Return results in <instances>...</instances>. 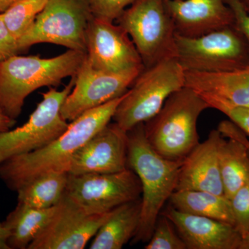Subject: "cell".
<instances>
[{
    "mask_svg": "<svg viewBox=\"0 0 249 249\" xmlns=\"http://www.w3.org/2000/svg\"><path fill=\"white\" fill-rule=\"evenodd\" d=\"M57 206L49 209H37L18 203L3 222L9 231L10 249H28L50 222Z\"/></svg>",
    "mask_w": 249,
    "mask_h": 249,
    "instance_id": "44dd1931",
    "label": "cell"
},
{
    "mask_svg": "<svg viewBox=\"0 0 249 249\" xmlns=\"http://www.w3.org/2000/svg\"><path fill=\"white\" fill-rule=\"evenodd\" d=\"M145 249H187V247L171 221L160 214L156 222L153 233Z\"/></svg>",
    "mask_w": 249,
    "mask_h": 249,
    "instance_id": "d4e9b609",
    "label": "cell"
},
{
    "mask_svg": "<svg viewBox=\"0 0 249 249\" xmlns=\"http://www.w3.org/2000/svg\"><path fill=\"white\" fill-rule=\"evenodd\" d=\"M175 31L186 37H199L234 25L225 0H165Z\"/></svg>",
    "mask_w": 249,
    "mask_h": 249,
    "instance_id": "e0dca14e",
    "label": "cell"
},
{
    "mask_svg": "<svg viewBox=\"0 0 249 249\" xmlns=\"http://www.w3.org/2000/svg\"><path fill=\"white\" fill-rule=\"evenodd\" d=\"M89 0H49L29 31L19 39L21 52L40 43L86 53V33L91 18Z\"/></svg>",
    "mask_w": 249,
    "mask_h": 249,
    "instance_id": "ba28073f",
    "label": "cell"
},
{
    "mask_svg": "<svg viewBox=\"0 0 249 249\" xmlns=\"http://www.w3.org/2000/svg\"><path fill=\"white\" fill-rule=\"evenodd\" d=\"M16 124V119L10 117L0 107V134L10 130Z\"/></svg>",
    "mask_w": 249,
    "mask_h": 249,
    "instance_id": "4dcf8cb0",
    "label": "cell"
},
{
    "mask_svg": "<svg viewBox=\"0 0 249 249\" xmlns=\"http://www.w3.org/2000/svg\"><path fill=\"white\" fill-rule=\"evenodd\" d=\"M245 1H243L244 4H245L246 8L247 9H249V0H245Z\"/></svg>",
    "mask_w": 249,
    "mask_h": 249,
    "instance_id": "e575fe53",
    "label": "cell"
},
{
    "mask_svg": "<svg viewBox=\"0 0 249 249\" xmlns=\"http://www.w3.org/2000/svg\"><path fill=\"white\" fill-rule=\"evenodd\" d=\"M86 58L93 68L108 73L145 68L126 31L114 22L94 17L91 18L87 30Z\"/></svg>",
    "mask_w": 249,
    "mask_h": 249,
    "instance_id": "7c38bea8",
    "label": "cell"
},
{
    "mask_svg": "<svg viewBox=\"0 0 249 249\" xmlns=\"http://www.w3.org/2000/svg\"><path fill=\"white\" fill-rule=\"evenodd\" d=\"M224 140L219 129H213L183 160L175 191H201L224 196L219 150Z\"/></svg>",
    "mask_w": 249,
    "mask_h": 249,
    "instance_id": "9a60e30c",
    "label": "cell"
},
{
    "mask_svg": "<svg viewBox=\"0 0 249 249\" xmlns=\"http://www.w3.org/2000/svg\"><path fill=\"white\" fill-rule=\"evenodd\" d=\"M67 180V172L53 171L39 175L18 188V202L37 209L53 207L65 196Z\"/></svg>",
    "mask_w": 249,
    "mask_h": 249,
    "instance_id": "603a6c76",
    "label": "cell"
},
{
    "mask_svg": "<svg viewBox=\"0 0 249 249\" xmlns=\"http://www.w3.org/2000/svg\"><path fill=\"white\" fill-rule=\"evenodd\" d=\"M65 195L87 213H107L140 198L142 185L130 168L116 173L68 174Z\"/></svg>",
    "mask_w": 249,
    "mask_h": 249,
    "instance_id": "30bf717a",
    "label": "cell"
},
{
    "mask_svg": "<svg viewBox=\"0 0 249 249\" xmlns=\"http://www.w3.org/2000/svg\"><path fill=\"white\" fill-rule=\"evenodd\" d=\"M127 165V132L109 123L75 154L68 174L116 173Z\"/></svg>",
    "mask_w": 249,
    "mask_h": 249,
    "instance_id": "5bb4252c",
    "label": "cell"
},
{
    "mask_svg": "<svg viewBox=\"0 0 249 249\" xmlns=\"http://www.w3.org/2000/svg\"><path fill=\"white\" fill-rule=\"evenodd\" d=\"M74 85V78L63 89L50 88L42 100L20 127L0 134V164L6 160L40 149L63 133L68 121L61 115V107Z\"/></svg>",
    "mask_w": 249,
    "mask_h": 249,
    "instance_id": "9c48e42d",
    "label": "cell"
},
{
    "mask_svg": "<svg viewBox=\"0 0 249 249\" xmlns=\"http://www.w3.org/2000/svg\"><path fill=\"white\" fill-rule=\"evenodd\" d=\"M224 137L219 150V166L224 196L229 199L249 179V151L247 135L231 121L220 123Z\"/></svg>",
    "mask_w": 249,
    "mask_h": 249,
    "instance_id": "ac0fdd59",
    "label": "cell"
},
{
    "mask_svg": "<svg viewBox=\"0 0 249 249\" xmlns=\"http://www.w3.org/2000/svg\"><path fill=\"white\" fill-rule=\"evenodd\" d=\"M136 0H89L93 17L114 22Z\"/></svg>",
    "mask_w": 249,
    "mask_h": 249,
    "instance_id": "83f0119b",
    "label": "cell"
},
{
    "mask_svg": "<svg viewBox=\"0 0 249 249\" xmlns=\"http://www.w3.org/2000/svg\"><path fill=\"white\" fill-rule=\"evenodd\" d=\"M209 108L191 88L184 87L173 93L160 112L144 124L149 143L164 158L183 160L199 143L198 119Z\"/></svg>",
    "mask_w": 249,
    "mask_h": 249,
    "instance_id": "277c9868",
    "label": "cell"
},
{
    "mask_svg": "<svg viewBox=\"0 0 249 249\" xmlns=\"http://www.w3.org/2000/svg\"><path fill=\"white\" fill-rule=\"evenodd\" d=\"M141 211V197L113 210L93 237L89 249H122L135 235L140 223Z\"/></svg>",
    "mask_w": 249,
    "mask_h": 249,
    "instance_id": "ffe728a7",
    "label": "cell"
},
{
    "mask_svg": "<svg viewBox=\"0 0 249 249\" xmlns=\"http://www.w3.org/2000/svg\"><path fill=\"white\" fill-rule=\"evenodd\" d=\"M128 34L145 68L175 58V26L165 0H136L118 18Z\"/></svg>",
    "mask_w": 249,
    "mask_h": 249,
    "instance_id": "52a82bcc",
    "label": "cell"
},
{
    "mask_svg": "<svg viewBox=\"0 0 249 249\" xmlns=\"http://www.w3.org/2000/svg\"><path fill=\"white\" fill-rule=\"evenodd\" d=\"M235 227L242 239L249 232V179L230 199Z\"/></svg>",
    "mask_w": 249,
    "mask_h": 249,
    "instance_id": "4316f807",
    "label": "cell"
},
{
    "mask_svg": "<svg viewBox=\"0 0 249 249\" xmlns=\"http://www.w3.org/2000/svg\"><path fill=\"white\" fill-rule=\"evenodd\" d=\"M48 1L19 0L3 13L8 29L18 41L32 27Z\"/></svg>",
    "mask_w": 249,
    "mask_h": 249,
    "instance_id": "cb8c5ba5",
    "label": "cell"
},
{
    "mask_svg": "<svg viewBox=\"0 0 249 249\" xmlns=\"http://www.w3.org/2000/svg\"><path fill=\"white\" fill-rule=\"evenodd\" d=\"M160 214L176 228L187 249H240L242 237L235 226L211 218L186 213L173 206Z\"/></svg>",
    "mask_w": 249,
    "mask_h": 249,
    "instance_id": "2e32d148",
    "label": "cell"
},
{
    "mask_svg": "<svg viewBox=\"0 0 249 249\" xmlns=\"http://www.w3.org/2000/svg\"><path fill=\"white\" fill-rule=\"evenodd\" d=\"M175 58L186 71H233L249 65V47L234 25L199 37L175 33Z\"/></svg>",
    "mask_w": 249,
    "mask_h": 249,
    "instance_id": "8992f818",
    "label": "cell"
},
{
    "mask_svg": "<svg viewBox=\"0 0 249 249\" xmlns=\"http://www.w3.org/2000/svg\"><path fill=\"white\" fill-rule=\"evenodd\" d=\"M111 211L103 214L87 213L65 195L50 222L28 249H85Z\"/></svg>",
    "mask_w": 249,
    "mask_h": 249,
    "instance_id": "4fadbf2b",
    "label": "cell"
},
{
    "mask_svg": "<svg viewBox=\"0 0 249 249\" xmlns=\"http://www.w3.org/2000/svg\"><path fill=\"white\" fill-rule=\"evenodd\" d=\"M247 142V146H248L249 151V139H247V142Z\"/></svg>",
    "mask_w": 249,
    "mask_h": 249,
    "instance_id": "d590c367",
    "label": "cell"
},
{
    "mask_svg": "<svg viewBox=\"0 0 249 249\" xmlns=\"http://www.w3.org/2000/svg\"><path fill=\"white\" fill-rule=\"evenodd\" d=\"M234 17V27L243 36L249 47V9L242 0H225Z\"/></svg>",
    "mask_w": 249,
    "mask_h": 249,
    "instance_id": "f1b7e54d",
    "label": "cell"
},
{
    "mask_svg": "<svg viewBox=\"0 0 249 249\" xmlns=\"http://www.w3.org/2000/svg\"><path fill=\"white\" fill-rule=\"evenodd\" d=\"M18 41L11 34L0 14V62L21 53Z\"/></svg>",
    "mask_w": 249,
    "mask_h": 249,
    "instance_id": "f546056e",
    "label": "cell"
},
{
    "mask_svg": "<svg viewBox=\"0 0 249 249\" xmlns=\"http://www.w3.org/2000/svg\"><path fill=\"white\" fill-rule=\"evenodd\" d=\"M182 163L164 158L154 150L145 137L144 124L127 132V164L142 185L140 223L134 243L150 240L162 209L176 190Z\"/></svg>",
    "mask_w": 249,
    "mask_h": 249,
    "instance_id": "7a4b0ae2",
    "label": "cell"
},
{
    "mask_svg": "<svg viewBox=\"0 0 249 249\" xmlns=\"http://www.w3.org/2000/svg\"><path fill=\"white\" fill-rule=\"evenodd\" d=\"M9 231L5 228L3 223H0V249H10L8 245Z\"/></svg>",
    "mask_w": 249,
    "mask_h": 249,
    "instance_id": "1f68e13d",
    "label": "cell"
},
{
    "mask_svg": "<svg viewBox=\"0 0 249 249\" xmlns=\"http://www.w3.org/2000/svg\"><path fill=\"white\" fill-rule=\"evenodd\" d=\"M19 0H0V14H3Z\"/></svg>",
    "mask_w": 249,
    "mask_h": 249,
    "instance_id": "d6a6232c",
    "label": "cell"
},
{
    "mask_svg": "<svg viewBox=\"0 0 249 249\" xmlns=\"http://www.w3.org/2000/svg\"><path fill=\"white\" fill-rule=\"evenodd\" d=\"M186 70L175 58L163 59L144 68L129 89L113 116L121 129L128 132L157 115L168 98L182 89Z\"/></svg>",
    "mask_w": 249,
    "mask_h": 249,
    "instance_id": "5b68a950",
    "label": "cell"
},
{
    "mask_svg": "<svg viewBox=\"0 0 249 249\" xmlns=\"http://www.w3.org/2000/svg\"><path fill=\"white\" fill-rule=\"evenodd\" d=\"M240 249H249V232L247 233V235L242 239Z\"/></svg>",
    "mask_w": 249,
    "mask_h": 249,
    "instance_id": "836d02e7",
    "label": "cell"
},
{
    "mask_svg": "<svg viewBox=\"0 0 249 249\" xmlns=\"http://www.w3.org/2000/svg\"><path fill=\"white\" fill-rule=\"evenodd\" d=\"M185 87L232 106L249 108V65L230 71H186Z\"/></svg>",
    "mask_w": 249,
    "mask_h": 249,
    "instance_id": "d6986e66",
    "label": "cell"
},
{
    "mask_svg": "<svg viewBox=\"0 0 249 249\" xmlns=\"http://www.w3.org/2000/svg\"><path fill=\"white\" fill-rule=\"evenodd\" d=\"M142 70L108 73L93 68L85 56L76 76H73V89L62 104V118L71 122L85 111L123 96Z\"/></svg>",
    "mask_w": 249,
    "mask_h": 249,
    "instance_id": "8fae6325",
    "label": "cell"
},
{
    "mask_svg": "<svg viewBox=\"0 0 249 249\" xmlns=\"http://www.w3.org/2000/svg\"><path fill=\"white\" fill-rule=\"evenodd\" d=\"M172 206L181 211L235 226L230 199L210 192L175 191L170 196Z\"/></svg>",
    "mask_w": 249,
    "mask_h": 249,
    "instance_id": "7402d4cb",
    "label": "cell"
},
{
    "mask_svg": "<svg viewBox=\"0 0 249 249\" xmlns=\"http://www.w3.org/2000/svg\"><path fill=\"white\" fill-rule=\"evenodd\" d=\"M120 97L85 111L69 124L63 133L40 149L13 157L0 164V178L9 189L17 191L33 178L49 172L68 173L73 156L105 126L110 123L124 99Z\"/></svg>",
    "mask_w": 249,
    "mask_h": 249,
    "instance_id": "6da1fadb",
    "label": "cell"
},
{
    "mask_svg": "<svg viewBox=\"0 0 249 249\" xmlns=\"http://www.w3.org/2000/svg\"><path fill=\"white\" fill-rule=\"evenodd\" d=\"M200 96L209 104L210 108L217 109L227 116L231 122L249 137V108L232 106L215 96L210 95Z\"/></svg>",
    "mask_w": 249,
    "mask_h": 249,
    "instance_id": "484cf974",
    "label": "cell"
},
{
    "mask_svg": "<svg viewBox=\"0 0 249 249\" xmlns=\"http://www.w3.org/2000/svg\"><path fill=\"white\" fill-rule=\"evenodd\" d=\"M85 56V52L68 49L53 58L16 55L0 62V107L16 120L31 93L76 76Z\"/></svg>",
    "mask_w": 249,
    "mask_h": 249,
    "instance_id": "3957f363",
    "label": "cell"
}]
</instances>
